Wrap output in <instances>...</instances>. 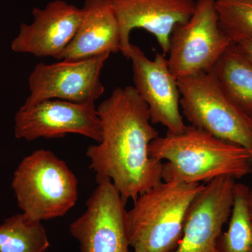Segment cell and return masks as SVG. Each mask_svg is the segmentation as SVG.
<instances>
[{"label":"cell","mask_w":252,"mask_h":252,"mask_svg":"<svg viewBox=\"0 0 252 252\" xmlns=\"http://www.w3.org/2000/svg\"><path fill=\"white\" fill-rule=\"evenodd\" d=\"M102 129L100 142L86 156L95 181L109 180L125 201L162 181V162L149 155L151 142L158 136L147 104L134 86L116 88L97 108Z\"/></svg>","instance_id":"6da1fadb"},{"label":"cell","mask_w":252,"mask_h":252,"mask_svg":"<svg viewBox=\"0 0 252 252\" xmlns=\"http://www.w3.org/2000/svg\"><path fill=\"white\" fill-rule=\"evenodd\" d=\"M151 157L162 162V181L201 184L222 176L235 180L252 174V154L241 146L187 126L151 142Z\"/></svg>","instance_id":"7a4b0ae2"},{"label":"cell","mask_w":252,"mask_h":252,"mask_svg":"<svg viewBox=\"0 0 252 252\" xmlns=\"http://www.w3.org/2000/svg\"><path fill=\"white\" fill-rule=\"evenodd\" d=\"M203 184L165 182L134 200L126 213L129 245L135 252H170L178 245L187 212Z\"/></svg>","instance_id":"3957f363"},{"label":"cell","mask_w":252,"mask_h":252,"mask_svg":"<svg viewBox=\"0 0 252 252\" xmlns=\"http://www.w3.org/2000/svg\"><path fill=\"white\" fill-rule=\"evenodd\" d=\"M11 187L23 213L38 221L64 216L79 198L77 177L65 162L45 149L23 159Z\"/></svg>","instance_id":"277c9868"},{"label":"cell","mask_w":252,"mask_h":252,"mask_svg":"<svg viewBox=\"0 0 252 252\" xmlns=\"http://www.w3.org/2000/svg\"><path fill=\"white\" fill-rule=\"evenodd\" d=\"M182 113L190 126L252 154V120L225 95L212 72L177 79Z\"/></svg>","instance_id":"5b68a950"},{"label":"cell","mask_w":252,"mask_h":252,"mask_svg":"<svg viewBox=\"0 0 252 252\" xmlns=\"http://www.w3.org/2000/svg\"><path fill=\"white\" fill-rule=\"evenodd\" d=\"M215 4L216 0H197L188 21L174 28L167 63L176 79L210 72L233 44L220 29Z\"/></svg>","instance_id":"8992f818"},{"label":"cell","mask_w":252,"mask_h":252,"mask_svg":"<svg viewBox=\"0 0 252 252\" xmlns=\"http://www.w3.org/2000/svg\"><path fill=\"white\" fill-rule=\"evenodd\" d=\"M110 54L82 61L39 63L28 78L31 94L21 107L28 108L41 101L53 99L94 103L104 92L101 72Z\"/></svg>","instance_id":"52a82bcc"},{"label":"cell","mask_w":252,"mask_h":252,"mask_svg":"<svg viewBox=\"0 0 252 252\" xmlns=\"http://www.w3.org/2000/svg\"><path fill=\"white\" fill-rule=\"evenodd\" d=\"M96 183L85 212L71 223V235L81 252H128L126 202L110 180Z\"/></svg>","instance_id":"ba28073f"},{"label":"cell","mask_w":252,"mask_h":252,"mask_svg":"<svg viewBox=\"0 0 252 252\" xmlns=\"http://www.w3.org/2000/svg\"><path fill=\"white\" fill-rule=\"evenodd\" d=\"M15 136L27 141L61 138L77 134L101 142L102 129L94 103L77 104L46 99L28 108L21 107L15 116Z\"/></svg>","instance_id":"9c48e42d"},{"label":"cell","mask_w":252,"mask_h":252,"mask_svg":"<svg viewBox=\"0 0 252 252\" xmlns=\"http://www.w3.org/2000/svg\"><path fill=\"white\" fill-rule=\"evenodd\" d=\"M235 180L222 176L204 185L189 207L178 245L170 252H217L233 207Z\"/></svg>","instance_id":"30bf717a"},{"label":"cell","mask_w":252,"mask_h":252,"mask_svg":"<svg viewBox=\"0 0 252 252\" xmlns=\"http://www.w3.org/2000/svg\"><path fill=\"white\" fill-rule=\"evenodd\" d=\"M127 59L132 61L134 88L148 107L152 124L165 126L169 133L183 132L187 126L180 113L177 79L165 56L157 53L152 61L138 46L131 44Z\"/></svg>","instance_id":"8fae6325"},{"label":"cell","mask_w":252,"mask_h":252,"mask_svg":"<svg viewBox=\"0 0 252 252\" xmlns=\"http://www.w3.org/2000/svg\"><path fill=\"white\" fill-rule=\"evenodd\" d=\"M119 21L121 52L128 58L130 32L141 28L155 36L163 55L168 54L170 37L177 25L193 14L194 0H110Z\"/></svg>","instance_id":"7c38bea8"},{"label":"cell","mask_w":252,"mask_h":252,"mask_svg":"<svg viewBox=\"0 0 252 252\" xmlns=\"http://www.w3.org/2000/svg\"><path fill=\"white\" fill-rule=\"evenodd\" d=\"M34 21L22 23L19 33L11 42L14 52L55 59L74 39L82 21V8L63 0L48 3L44 9L34 8Z\"/></svg>","instance_id":"4fadbf2b"},{"label":"cell","mask_w":252,"mask_h":252,"mask_svg":"<svg viewBox=\"0 0 252 252\" xmlns=\"http://www.w3.org/2000/svg\"><path fill=\"white\" fill-rule=\"evenodd\" d=\"M82 9L80 27L56 60L82 61L121 51L120 28L110 0H86Z\"/></svg>","instance_id":"5bb4252c"},{"label":"cell","mask_w":252,"mask_h":252,"mask_svg":"<svg viewBox=\"0 0 252 252\" xmlns=\"http://www.w3.org/2000/svg\"><path fill=\"white\" fill-rule=\"evenodd\" d=\"M222 90L233 104L252 120V63L230 44L212 68Z\"/></svg>","instance_id":"9a60e30c"},{"label":"cell","mask_w":252,"mask_h":252,"mask_svg":"<svg viewBox=\"0 0 252 252\" xmlns=\"http://www.w3.org/2000/svg\"><path fill=\"white\" fill-rule=\"evenodd\" d=\"M49 246L41 221L23 213L6 219L0 225V252H45Z\"/></svg>","instance_id":"2e32d148"},{"label":"cell","mask_w":252,"mask_h":252,"mask_svg":"<svg viewBox=\"0 0 252 252\" xmlns=\"http://www.w3.org/2000/svg\"><path fill=\"white\" fill-rule=\"evenodd\" d=\"M250 188L235 183L228 228L220 233L217 252H252V216L248 205Z\"/></svg>","instance_id":"e0dca14e"},{"label":"cell","mask_w":252,"mask_h":252,"mask_svg":"<svg viewBox=\"0 0 252 252\" xmlns=\"http://www.w3.org/2000/svg\"><path fill=\"white\" fill-rule=\"evenodd\" d=\"M219 23L233 43L252 38V0H216Z\"/></svg>","instance_id":"ac0fdd59"},{"label":"cell","mask_w":252,"mask_h":252,"mask_svg":"<svg viewBox=\"0 0 252 252\" xmlns=\"http://www.w3.org/2000/svg\"><path fill=\"white\" fill-rule=\"evenodd\" d=\"M239 51L242 53L252 63V38L243 39L235 43Z\"/></svg>","instance_id":"d6986e66"},{"label":"cell","mask_w":252,"mask_h":252,"mask_svg":"<svg viewBox=\"0 0 252 252\" xmlns=\"http://www.w3.org/2000/svg\"><path fill=\"white\" fill-rule=\"evenodd\" d=\"M248 205L250 209V214L252 216V188L250 189L248 193Z\"/></svg>","instance_id":"ffe728a7"}]
</instances>
